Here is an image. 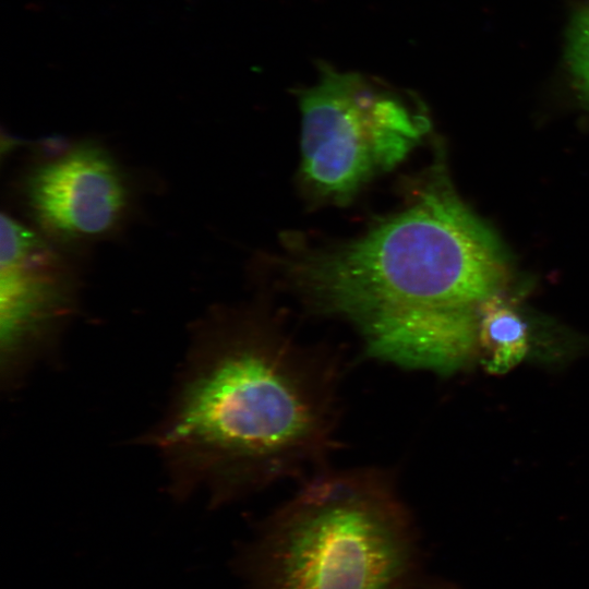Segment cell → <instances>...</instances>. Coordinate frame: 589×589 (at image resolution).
Listing matches in <instances>:
<instances>
[{"mask_svg": "<svg viewBox=\"0 0 589 589\" xmlns=\"http://www.w3.org/2000/svg\"><path fill=\"white\" fill-rule=\"evenodd\" d=\"M338 361L294 339L261 306L196 322L166 413L146 443L176 497L219 505L322 470L335 446Z\"/></svg>", "mask_w": 589, "mask_h": 589, "instance_id": "obj_1", "label": "cell"}, {"mask_svg": "<svg viewBox=\"0 0 589 589\" xmlns=\"http://www.w3.org/2000/svg\"><path fill=\"white\" fill-rule=\"evenodd\" d=\"M285 274L314 310L360 328L414 309L477 306L498 293L506 264L435 168L402 211L348 242L291 254Z\"/></svg>", "mask_w": 589, "mask_h": 589, "instance_id": "obj_2", "label": "cell"}, {"mask_svg": "<svg viewBox=\"0 0 589 589\" xmlns=\"http://www.w3.org/2000/svg\"><path fill=\"white\" fill-rule=\"evenodd\" d=\"M411 555L410 517L390 473L323 469L265 525L260 589H395Z\"/></svg>", "mask_w": 589, "mask_h": 589, "instance_id": "obj_3", "label": "cell"}, {"mask_svg": "<svg viewBox=\"0 0 589 589\" xmlns=\"http://www.w3.org/2000/svg\"><path fill=\"white\" fill-rule=\"evenodd\" d=\"M299 93L300 178L315 197L347 203L375 176L400 164L429 132L417 96L359 72L321 63Z\"/></svg>", "mask_w": 589, "mask_h": 589, "instance_id": "obj_4", "label": "cell"}, {"mask_svg": "<svg viewBox=\"0 0 589 589\" xmlns=\"http://www.w3.org/2000/svg\"><path fill=\"white\" fill-rule=\"evenodd\" d=\"M79 283L61 247L10 215L1 217V384L17 387L76 312Z\"/></svg>", "mask_w": 589, "mask_h": 589, "instance_id": "obj_5", "label": "cell"}, {"mask_svg": "<svg viewBox=\"0 0 589 589\" xmlns=\"http://www.w3.org/2000/svg\"><path fill=\"white\" fill-rule=\"evenodd\" d=\"M20 192L34 228L62 249L115 236L134 204L130 175L93 141L38 157L25 170Z\"/></svg>", "mask_w": 589, "mask_h": 589, "instance_id": "obj_6", "label": "cell"}, {"mask_svg": "<svg viewBox=\"0 0 589 589\" xmlns=\"http://www.w3.org/2000/svg\"><path fill=\"white\" fill-rule=\"evenodd\" d=\"M368 352L400 366L450 372L465 365L478 346V305L414 309L359 328Z\"/></svg>", "mask_w": 589, "mask_h": 589, "instance_id": "obj_7", "label": "cell"}, {"mask_svg": "<svg viewBox=\"0 0 589 589\" xmlns=\"http://www.w3.org/2000/svg\"><path fill=\"white\" fill-rule=\"evenodd\" d=\"M478 346L490 373L516 366L529 348L528 328L512 305L494 294L478 305Z\"/></svg>", "mask_w": 589, "mask_h": 589, "instance_id": "obj_8", "label": "cell"}, {"mask_svg": "<svg viewBox=\"0 0 589 589\" xmlns=\"http://www.w3.org/2000/svg\"><path fill=\"white\" fill-rule=\"evenodd\" d=\"M567 61L578 89L589 103V9L579 13L572 24Z\"/></svg>", "mask_w": 589, "mask_h": 589, "instance_id": "obj_9", "label": "cell"}]
</instances>
